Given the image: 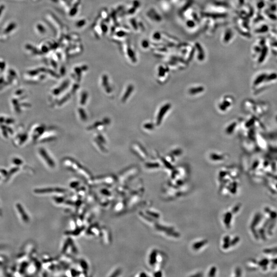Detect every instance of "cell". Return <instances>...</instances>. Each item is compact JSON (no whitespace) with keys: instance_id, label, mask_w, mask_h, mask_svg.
Listing matches in <instances>:
<instances>
[{"instance_id":"cell-1","label":"cell","mask_w":277,"mask_h":277,"mask_svg":"<svg viewBox=\"0 0 277 277\" xmlns=\"http://www.w3.org/2000/svg\"><path fill=\"white\" fill-rule=\"evenodd\" d=\"M64 164L66 168L77 173L84 179L86 180L87 182L92 179V175L90 172L80 165L77 162L71 159H66L64 161Z\"/></svg>"},{"instance_id":"cell-2","label":"cell","mask_w":277,"mask_h":277,"mask_svg":"<svg viewBox=\"0 0 277 277\" xmlns=\"http://www.w3.org/2000/svg\"><path fill=\"white\" fill-rule=\"evenodd\" d=\"M117 181V179L113 176H99L95 179L92 178L88 181V183L92 185H112L115 183Z\"/></svg>"},{"instance_id":"cell-3","label":"cell","mask_w":277,"mask_h":277,"mask_svg":"<svg viewBox=\"0 0 277 277\" xmlns=\"http://www.w3.org/2000/svg\"><path fill=\"white\" fill-rule=\"evenodd\" d=\"M138 169L136 168H130L123 171L119 176L118 181L120 183H126V182L131 180L138 173Z\"/></svg>"},{"instance_id":"cell-4","label":"cell","mask_w":277,"mask_h":277,"mask_svg":"<svg viewBox=\"0 0 277 277\" xmlns=\"http://www.w3.org/2000/svg\"><path fill=\"white\" fill-rule=\"evenodd\" d=\"M35 192L38 194H48V193H55L60 194H67L69 191L66 189L60 188H43V189H36Z\"/></svg>"},{"instance_id":"cell-5","label":"cell","mask_w":277,"mask_h":277,"mask_svg":"<svg viewBox=\"0 0 277 277\" xmlns=\"http://www.w3.org/2000/svg\"><path fill=\"white\" fill-rule=\"evenodd\" d=\"M100 236H102L103 241L104 244H109L110 243V240H112L111 234L109 230L106 227H102L101 229V234Z\"/></svg>"},{"instance_id":"cell-6","label":"cell","mask_w":277,"mask_h":277,"mask_svg":"<svg viewBox=\"0 0 277 277\" xmlns=\"http://www.w3.org/2000/svg\"><path fill=\"white\" fill-rule=\"evenodd\" d=\"M158 252L156 249L151 251L148 258V263L150 266H156L158 261Z\"/></svg>"},{"instance_id":"cell-7","label":"cell","mask_w":277,"mask_h":277,"mask_svg":"<svg viewBox=\"0 0 277 277\" xmlns=\"http://www.w3.org/2000/svg\"><path fill=\"white\" fill-rule=\"evenodd\" d=\"M232 214L230 211L225 212L223 217V222L227 229H229L232 221Z\"/></svg>"},{"instance_id":"cell-8","label":"cell","mask_w":277,"mask_h":277,"mask_svg":"<svg viewBox=\"0 0 277 277\" xmlns=\"http://www.w3.org/2000/svg\"><path fill=\"white\" fill-rule=\"evenodd\" d=\"M87 234L89 236H100L101 234V229H99L98 225H93L88 229Z\"/></svg>"},{"instance_id":"cell-9","label":"cell","mask_w":277,"mask_h":277,"mask_svg":"<svg viewBox=\"0 0 277 277\" xmlns=\"http://www.w3.org/2000/svg\"><path fill=\"white\" fill-rule=\"evenodd\" d=\"M207 243L206 240H203L200 241H197L193 244L192 248L195 250H198L204 246Z\"/></svg>"},{"instance_id":"cell-10","label":"cell","mask_w":277,"mask_h":277,"mask_svg":"<svg viewBox=\"0 0 277 277\" xmlns=\"http://www.w3.org/2000/svg\"><path fill=\"white\" fill-rule=\"evenodd\" d=\"M126 207V204L124 201H120L118 202L115 206V211L116 212H122L124 208Z\"/></svg>"},{"instance_id":"cell-11","label":"cell","mask_w":277,"mask_h":277,"mask_svg":"<svg viewBox=\"0 0 277 277\" xmlns=\"http://www.w3.org/2000/svg\"><path fill=\"white\" fill-rule=\"evenodd\" d=\"M17 208L18 209L19 213L21 214V217H22V218L23 220L24 221L26 222L28 221V220H29L28 217L27 216V214H26V212L24 211L22 206L19 204H17Z\"/></svg>"},{"instance_id":"cell-12","label":"cell","mask_w":277,"mask_h":277,"mask_svg":"<svg viewBox=\"0 0 277 277\" xmlns=\"http://www.w3.org/2000/svg\"><path fill=\"white\" fill-rule=\"evenodd\" d=\"M230 237L229 236H225L223 239V247L224 249H227L230 247Z\"/></svg>"},{"instance_id":"cell-13","label":"cell","mask_w":277,"mask_h":277,"mask_svg":"<svg viewBox=\"0 0 277 277\" xmlns=\"http://www.w3.org/2000/svg\"><path fill=\"white\" fill-rule=\"evenodd\" d=\"M133 87L131 86V85L128 87V89H127L126 92H125V93L124 94V97H123V102L126 101L127 98L129 97L130 95L131 94V92H132V91L133 90Z\"/></svg>"},{"instance_id":"cell-14","label":"cell","mask_w":277,"mask_h":277,"mask_svg":"<svg viewBox=\"0 0 277 277\" xmlns=\"http://www.w3.org/2000/svg\"><path fill=\"white\" fill-rule=\"evenodd\" d=\"M121 273H122L121 268H116L115 270H114L113 272H112V273L109 276H110V277H117V276H119L120 275Z\"/></svg>"},{"instance_id":"cell-15","label":"cell","mask_w":277,"mask_h":277,"mask_svg":"<svg viewBox=\"0 0 277 277\" xmlns=\"http://www.w3.org/2000/svg\"><path fill=\"white\" fill-rule=\"evenodd\" d=\"M146 214H147L149 216H150L152 218H156V219H158L160 217L158 213L154 212L153 211H146Z\"/></svg>"},{"instance_id":"cell-16","label":"cell","mask_w":277,"mask_h":277,"mask_svg":"<svg viewBox=\"0 0 277 277\" xmlns=\"http://www.w3.org/2000/svg\"><path fill=\"white\" fill-rule=\"evenodd\" d=\"M216 273H217V268L215 266H212V267H211L210 269V270L209 271L208 276L209 277H213L216 275Z\"/></svg>"},{"instance_id":"cell-17","label":"cell","mask_w":277,"mask_h":277,"mask_svg":"<svg viewBox=\"0 0 277 277\" xmlns=\"http://www.w3.org/2000/svg\"><path fill=\"white\" fill-rule=\"evenodd\" d=\"M162 276V273L161 270L156 271L154 274V276L156 277H161Z\"/></svg>"},{"instance_id":"cell-18","label":"cell","mask_w":277,"mask_h":277,"mask_svg":"<svg viewBox=\"0 0 277 277\" xmlns=\"http://www.w3.org/2000/svg\"><path fill=\"white\" fill-rule=\"evenodd\" d=\"M146 276H148V275L145 272L141 273L139 274V275H138V277H146Z\"/></svg>"}]
</instances>
